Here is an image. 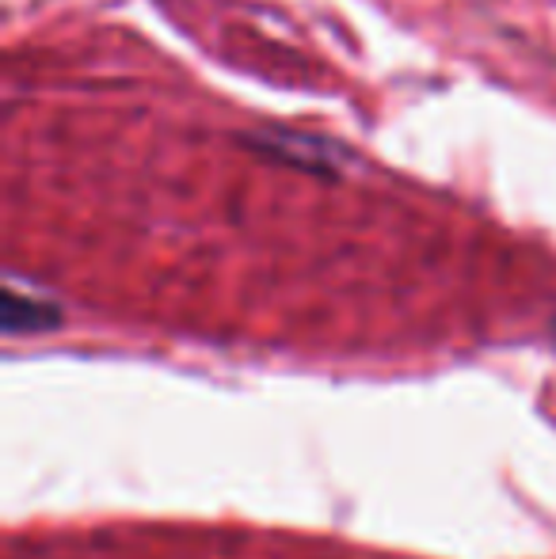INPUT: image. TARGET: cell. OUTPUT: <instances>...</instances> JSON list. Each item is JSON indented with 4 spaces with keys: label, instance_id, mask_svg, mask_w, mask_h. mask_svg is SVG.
Wrapping results in <instances>:
<instances>
[{
    "label": "cell",
    "instance_id": "obj_1",
    "mask_svg": "<svg viewBox=\"0 0 556 559\" xmlns=\"http://www.w3.org/2000/svg\"><path fill=\"white\" fill-rule=\"evenodd\" d=\"M245 145L256 148V153L271 156V160L282 164H297V168H309L320 171V176H340V160L347 153L340 148V141H324V138H312V133L301 130H282V126H263V130L245 133Z\"/></svg>",
    "mask_w": 556,
    "mask_h": 559
}]
</instances>
